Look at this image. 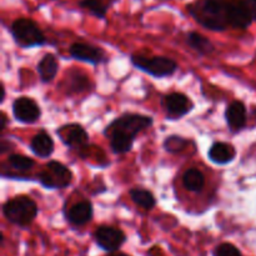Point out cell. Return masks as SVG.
Returning a JSON list of instances; mask_svg holds the SVG:
<instances>
[{
    "instance_id": "cell-11",
    "label": "cell",
    "mask_w": 256,
    "mask_h": 256,
    "mask_svg": "<svg viewBox=\"0 0 256 256\" xmlns=\"http://www.w3.org/2000/svg\"><path fill=\"white\" fill-rule=\"evenodd\" d=\"M58 136L65 146L70 149H82L89 142V134L80 124H66L56 129Z\"/></svg>"
},
{
    "instance_id": "cell-22",
    "label": "cell",
    "mask_w": 256,
    "mask_h": 256,
    "mask_svg": "<svg viewBox=\"0 0 256 256\" xmlns=\"http://www.w3.org/2000/svg\"><path fill=\"white\" fill-rule=\"evenodd\" d=\"M188 144L189 142L180 135H169L162 142V146L170 154H178V152H182Z\"/></svg>"
},
{
    "instance_id": "cell-4",
    "label": "cell",
    "mask_w": 256,
    "mask_h": 256,
    "mask_svg": "<svg viewBox=\"0 0 256 256\" xmlns=\"http://www.w3.org/2000/svg\"><path fill=\"white\" fill-rule=\"evenodd\" d=\"M12 40L22 49L42 46L48 42L39 25L29 18H19L14 20L9 28Z\"/></svg>"
},
{
    "instance_id": "cell-14",
    "label": "cell",
    "mask_w": 256,
    "mask_h": 256,
    "mask_svg": "<svg viewBox=\"0 0 256 256\" xmlns=\"http://www.w3.org/2000/svg\"><path fill=\"white\" fill-rule=\"evenodd\" d=\"M236 156V150L232 144L224 142H216L210 146L208 152V158L212 162L216 165L230 164Z\"/></svg>"
},
{
    "instance_id": "cell-8",
    "label": "cell",
    "mask_w": 256,
    "mask_h": 256,
    "mask_svg": "<svg viewBox=\"0 0 256 256\" xmlns=\"http://www.w3.org/2000/svg\"><path fill=\"white\" fill-rule=\"evenodd\" d=\"M12 112L15 120L22 124H32L42 116V109L34 99L29 96H19L12 102Z\"/></svg>"
},
{
    "instance_id": "cell-27",
    "label": "cell",
    "mask_w": 256,
    "mask_h": 256,
    "mask_svg": "<svg viewBox=\"0 0 256 256\" xmlns=\"http://www.w3.org/2000/svg\"><path fill=\"white\" fill-rule=\"evenodd\" d=\"M106 256H132L129 254H126V252H109Z\"/></svg>"
},
{
    "instance_id": "cell-2",
    "label": "cell",
    "mask_w": 256,
    "mask_h": 256,
    "mask_svg": "<svg viewBox=\"0 0 256 256\" xmlns=\"http://www.w3.org/2000/svg\"><path fill=\"white\" fill-rule=\"evenodd\" d=\"M232 0H195L186 5L190 16L212 32H225L230 26Z\"/></svg>"
},
{
    "instance_id": "cell-25",
    "label": "cell",
    "mask_w": 256,
    "mask_h": 256,
    "mask_svg": "<svg viewBox=\"0 0 256 256\" xmlns=\"http://www.w3.org/2000/svg\"><path fill=\"white\" fill-rule=\"evenodd\" d=\"M244 2L246 4L250 14H252V20L256 22V0H244Z\"/></svg>"
},
{
    "instance_id": "cell-7",
    "label": "cell",
    "mask_w": 256,
    "mask_h": 256,
    "mask_svg": "<svg viewBox=\"0 0 256 256\" xmlns=\"http://www.w3.org/2000/svg\"><path fill=\"white\" fill-rule=\"evenodd\" d=\"M95 244L105 252H116L124 246L128 238L126 234L122 229L109 226V225H102L96 228L94 232Z\"/></svg>"
},
{
    "instance_id": "cell-29",
    "label": "cell",
    "mask_w": 256,
    "mask_h": 256,
    "mask_svg": "<svg viewBox=\"0 0 256 256\" xmlns=\"http://www.w3.org/2000/svg\"><path fill=\"white\" fill-rule=\"evenodd\" d=\"M255 115H256V112H255Z\"/></svg>"
},
{
    "instance_id": "cell-24",
    "label": "cell",
    "mask_w": 256,
    "mask_h": 256,
    "mask_svg": "<svg viewBox=\"0 0 256 256\" xmlns=\"http://www.w3.org/2000/svg\"><path fill=\"white\" fill-rule=\"evenodd\" d=\"M212 256H242V252L234 244L225 242L215 246Z\"/></svg>"
},
{
    "instance_id": "cell-9",
    "label": "cell",
    "mask_w": 256,
    "mask_h": 256,
    "mask_svg": "<svg viewBox=\"0 0 256 256\" xmlns=\"http://www.w3.org/2000/svg\"><path fill=\"white\" fill-rule=\"evenodd\" d=\"M162 105L168 119L172 120L182 119L194 109V102L188 98V95L178 92L165 95L162 99Z\"/></svg>"
},
{
    "instance_id": "cell-21",
    "label": "cell",
    "mask_w": 256,
    "mask_h": 256,
    "mask_svg": "<svg viewBox=\"0 0 256 256\" xmlns=\"http://www.w3.org/2000/svg\"><path fill=\"white\" fill-rule=\"evenodd\" d=\"M112 2L108 0H80L79 6L98 19H105Z\"/></svg>"
},
{
    "instance_id": "cell-19",
    "label": "cell",
    "mask_w": 256,
    "mask_h": 256,
    "mask_svg": "<svg viewBox=\"0 0 256 256\" xmlns=\"http://www.w3.org/2000/svg\"><path fill=\"white\" fill-rule=\"evenodd\" d=\"M182 185L190 192H200L205 186V176L200 170L190 168L182 176Z\"/></svg>"
},
{
    "instance_id": "cell-13",
    "label": "cell",
    "mask_w": 256,
    "mask_h": 256,
    "mask_svg": "<svg viewBox=\"0 0 256 256\" xmlns=\"http://www.w3.org/2000/svg\"><path fill=\"white\" fill-rule=\"evenodd\" d=\"M92 216H94V206L89 200L76 202L65 212L66 222L72 226H84L92 222Z\"/></svg>"
},
{
    "instance_id": "cell-6",
    "label": "cell",
    "mask_w": 256,
    "mask_h": 256,
    "mask_svg": "<svg viewBox=\"0 0 256 256\" xmlns=\"http://www.w3.org/2000/svg\"><path fill=\"white\" fill-rule=\"evenodd\" d=\"M39 182L45 189H65L72 182V172L62 162H52L45 165V169L38 174Z\"/></svg>"
},
{
    "instance_id": "cell-5",
    "label": "cell",
    "mask_w": 256,
    "mask_h": 256,
    "mask_svg": "<svg viewBox=\"0 0 256 256\" xmlns=\"http://www.w3.org/2000/svg\"><path fill=\"white\" fill-rule=\"evenodd\" d=\"M130 60L136 69L156 79L172 76L178 70V62L168 56H146L142 54H132Z\"/></svg>"
},
{
    "instance_id": "cell-18",
    "label": "cell",
    "mask_w": 256,
    "mask_h": 256,
    "mask_svg": "<svg viewBox=\"0 0 256 256\" xmlns=\"http://www.w3.org/2000/svg\"><path fill=\"white\" fill-rule=\"evenodd\" d=\"M90 88V80L82 72L72 70L66 78V92L68 94H79L86 92Z\"/></svg>"
},
{
    "instance_id": "cell-1",
    "label": "cell",
    "mask_w": 256,
    "mask_h": 256,
    "mask_svg": "<svg viewBox=\"0 0 256 256\" xmlns=\"http://www.w3.org/2000/svg\"><path fill=\"white\" fill-rule=\"evenodd\" d=\"M154 124L150 115L125 112L112 120L104 130V135L109 140L110 148L114 154H126L132 149L135 138Z\"/></svg>"
},
{
    "instance_id": "cell-16",
    "label": "cell",
    "mask_w": 256,
    "mask_h": 256,
    "mask_svg": "<svg viewBox=\"0 0 256 256\" xmlns=\"http://www.w3.org/2000/svg\"><path fill=\"white\" fill-rule=\"evenodd\" d=\"M36 72L42 82L48 84V82H52L59 72V62H58L56 56L52 52L45 54L38 62Z\"/></svg>"
},
{
    "instance_id": "cell-15",
    "label": "cell",
    "mask_w": 256,
    "mask_h": 256,
    "mask_svg": "<svg viewBox=\"0 0 256 256\" xmlns=\"http://www.w3.org/2000/svg\"><path fill=\"white\" fill-rule=\"evenodd\" d=\"M30 150L35 156L40 159H46L50 158L54 152V140L48 134L45 130H40L36 135L30 142Z\"/></svg>"
},
{
    "instance_id": "cell-3",
    "label": "cell",
    "mask_w": 256,
    "mask_h": 256,
    "mask_svg": "<svg viewBox=\"0 0 256 256\" xmlns=\"http://www.w3.org/2000/svg\"><path fill=\"white\" fill-rule=\"evenodd\" d=\"M39 214L38 205L28 195H16L2 205V215L10 224L26 228L32 224Z\"/></svg>"
},
{
    "instance_id": "cell-20",
    "label": "cell",
    "mask_w": 256,
    "mask_h": 256,
    "mask_svg": "<svg viewBox=\"0 0 256 256\" xmlns=\"http://www.w3.org/2000/svg\"><path fill=\"white\" fill-rule=\"evenodd\" d=\"M130 198L132 202L138 205V206L142 208L144 210H152L154 209L156 205V199H155L154 194L146 189H142V188H134L129 192Z\"/></svg>"
},
{
    "instance_id": "cell-17",
    "label": "cell",
    "mask_w": 256,
    "mask_h": 256,
    "mask_svg": "<svg viewBox=\"0 0 256 256\" xmlns=\"http://www.w3.org/2000/svg\"><path fill=\"white\" fill-rule=\"evenodd\" d=\"M185 42L188 46L192 48L194 52H196L200 56H206L215 52L214 44L204 35L199 34L196 32H189L185 35Z\"/></svg>"
},
{
    "instance_id": "cell-10",
    "label": "cell",
    "mask_w": 256,
    "mask_h": 256,
    "mask_svg": "<svg viewBox=\"0 0 256 256\" xmlns=\"http://www.w3.org/2000/svg\"><path fill=\"white\" fill-rule=\"evenodd\" d=\"M70 56L79 62L88 64L99 65L108 62L106 52L99 46L88 44V42H74L69 48Z\"/></svg>"
},
{
    "instance_id": "cell-28",
    "label": "cell",
    "mask_w": 256,
    "mask_h": 256,
    "mask_svg": "<svg viewBox=\"0 0 256 256\" xmlns=\"http://www.w3.org/2000/svg\"><path fill=\"white\" fill-rule=\"evenodd\" d=\"M0 89H2V95H0V102H2L5 100V86H4V84L0 85Z\"/></svg>"
},
{
    "instance_id": "cell-26",
    "label": "cell",
    "mask_w": 256,
    "mask_h": 256,
    "mask_svg": "<svg viewBox=\"0 0 256 256\" xmlns=\"http://www.w3.org/2000/svg\"><path fill=\"white\" fill-rule=\"evenodd\" d=\"M6 122H8V118L4 112H2V122H0V129L4 130L6 128Z\"/></svg>"
},
{
    "instance_id": "cell-23",
    "label": "cell",
    "mask_w": 256,
    "mask_h": 256,
    "mask_svg": "<svg viewBox=\"0 0 256 256\" xmlns=\"http://www.w3.org/2000/svg\"><path fill=\"white\" fill-rule=\"evenodd\" d=\"M8 162H9L12 168H14L16 170H22V172H26V170L32 169L35 165V162L32 158L20 154L9 155L8 156Z\"/></svg>"
},
{
    "instance_id": "cell-12",
    "label": "cell",
    "mask_w": 256,
    "mask_h": 256,
    "mask_svg": "<svg viewBox=\"0 0 256 256\" xmlns=\"http://www.w3.org/2000/svg\"><path fill=\"white\" fill-rule=\"evenodd\" d=\"M225 120L230 132H239L246 125L248 112L246 106L242 102L234 100L225 109Z\"/></svg>"
}]
</instances>
